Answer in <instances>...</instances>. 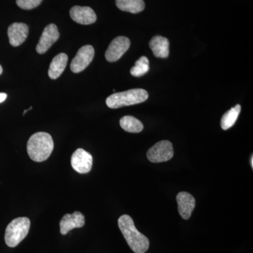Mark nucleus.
I'll use <instances>...</instances> for the list:
<instances>
[{
    "label": "nucleus",
    "mask_w": 253,
    "mask_h": 253,
    "mask_svg": "<svg viewBox=\"0 0 253 253\" xmlns=\"http://www.w3.org/2000/svg\"><path fill=\"white\" fill-rule=\"evenodd\" d=\"M59 38V32L57 26L54 23L48 25L44 28L39 42L36 46L37 52L41 54H44Z\"/></svg>",
    "instance_id": "nucleus-9"
},
{
    "label": "nucleus",
    "mask_w": 253,
    "mask_h": 253,
    "mask_svg": "<svg viewBox=\"0 0 253 253\" xmlns=\"http://www.w3.org/2000/svg\"><path fill=\"white\" fill-rule=\"evenodd\" d=\"M116 4L121 11L131 14H138L145 8V3L143 0H116Z\"/></svg>",
    "instance_id": "nucleus-16"
},
{
    "label": "nucleus",
    "mask_w": 253,
    "mask_h": 253,
    "mask_svg": "<svg viewBox=\"0 0 253 253\" xmlns=\"http://www.w3.org/2000/svg\"><path fill=\"white\" fill-rule=\"evenodd\" d=\"M251 166H252V168H253V157L252 156V157H251Z\"/></svg>",
    "instance_id": "nucleus-24"
},
{
    "label": "nucleus",
    "mask_w": 253,
    "mask_h": 253,
    "mask_svg": "<svg viewBox=\"0 0 253 253\" xmlns=\"http://www.w3.org/2000/svg\"><path fill=\"white\" fill-rule=\"evenodd\" d=\"M68 56L64 53L56 55L50 64L48 75L52 80H56L61 76L67 66Z\"/></svg>",
    "instance_id": "nucleus-15"
},
{
    "label": "nucleus",
    "mask_w": 253,
    "mask_h": 253,
    "mask_svg": "<svg viewBox=\"0 0 253 253\" xmlns=\"http://www.w3.org/2000/svg\"><path fill=\"white\" fill-rule=\"evenodd\" d=\"M120 125L125 131L130 133H139L144 129V125L139 120L131 116H124L120 121Z\"/></svg>",
    "instance_id": "nucleus-17"
},
{
    "label": "nucleus",
    "mask_w": 253,
    "mask_h": 253,
    "mask_svg": "<svg viewBox=\"0 0 253 253\" xmlns=\"http://www.w3.org/2000/svg\"><path fill=\"white\" fill-rule=\"evenodd\" d=\"M130 46V41L127 38L124 36L117 37L115 38L106 50V59L109 62H116L121 59L123 54L129 49Z\"/></svg>",
    "instance_id": "nucleus-7"
},
{
    "label": "nucleus",
    "mask_w": 253,
    "mask_h": 253,
    "mask_svg": "<svg viewBox=\"0 0 253 253\" xmlns=\"http://www.w3.org/2000/svg\"><path fill=\"white\" fill-rule=\"evenodd\" d=\"M118 226L129 248L134 253H145L149 249V240L136 229L132 218L123 214L118 219Z\"/></svg>",
    "instance_id": "nucleus-1"
},
{
    "label": "nucleus",
    "mask_w": 253,
    "mask_h": 253,
    "mask_svg": "<svg viewBox=\"0 0 253 253\" xmlns=\"http://www.w3.org/2000/svg\"><path fill=\"white\" fill-rule=\"evenodd\" d=\"M29 28L23 23H14L8 28V36L11 46H18L27 39Z\"/></svg>",
    "instance_id": "nucleus-13"
},
{
    "label": "nucleus",
    "mask_w": 253,
    "mask_h": 253,
    "mask_svg": "<svg viewBox=\"0 0 253 253\" xmlns=\"http://www.w3.org/2000/svg\"><path fill=\"white\" fill-rule=\"evenodd\" d=\"M31 228L28 217H18L9 223L5 231V243L10 248H15L25 239Z\"/></svg>",
    "instance_id": "nucleus-4"
},
{
    "label": "nucleus",
    "mask_w": 253,
    "mask_h": 253,
    "mask_svg": "<svg viewBox=\"0 0 253 253\" xmlns=\"http://www.w3.org/2000/svg\"><path fill=\"white\" fill-rule=\"evenodd\" d=\"M149 61L146 56H141L135 62V65L131 68L130 73L134 77L139 78L149 72Z\"/></svg>",
    "instance_id": "nucleus-19"
},
{
    "label": "nucleus",
    "mask_w": 253,
    "mask_h": 253,
    "mask_svg": "<svg viewBox=\"0 0 253 253\" xmlns=\"http://www.w3.org/2000/svg\"><path fill=\"white\" fill-rule=\"evenodd\" d=\"M54 141L49 134L37 132L30 137L27 144L28 156L35 162H44L54 150Z\"/></svg>",
    "instance_id": "nucleus-2"
},
{
    "label": "nucleus",
    "mask_w": 253,
    "mask_h": 253,
    "mask_svg": "<svg viewBox=\"0 0 253 253\" xmlns=\"http://www.w3.org/2000/svg\"><path fill=\"white\" fill-rule=\"evenodd\" d=\"M2 72H3L2 67H1V65H0V75H1V73H2Z\"/></svg>",
    "instance_id": "nucleus-23"
},
{
    "label": "nucleus",
    "mask_w": 253,
    "mask_h": 253,
    "mask_svg": "<svg viewBox=\"0 0 253 253\" xmlns=\"http://www.w3.org/2000/svg\"><path fill=\"white\" fill-rule=\"evenodd\" d=\"M149 98L147 91L143 89H132L116 93L106 99V105L111 109H119L144 102Z\"/></svg>",
    "instance_id": "nucleus-3"
},
{
    "label": "nucleus",
    "mask_w": 253,
    "mask_h": 253,
    "mask_svg": "<svg viewBox=\"0 0 253 253\" xmlns=\"http://www.w3.org/2000/svg\"><path fill=\"white\" fill-rule=\"evenodd\" d=\"M146 156L151 163H159L169 161L174 156L172 143L168 140L158 141L149 149Z\"/></svg>",
    "instance_id": "nucleus-5"
},
{
    "label": "nucleus",
    "mask_w": 253,
    "mask_h": 253,
    "mask_svg": "<svg viewBox=\"0 0 253 253\" xmlns=\"http://www.w3.org/2000/svg\"><path fill=\"white\" fill-rule=\"evenodd\" d=\"M178 204V211L184 219H189L196 206V201L194 196L189 193L181 191L176 197Z\"/></svg>",
    "instance_id": "nucleus-12"
},
{
    "label": "nucleus",
    "mask_w": 253,
    "mask_h": 253,
    "mask_svg": "<svg viewBox=\"0 0 253 253\" xmlns=\"http://www.w3.org/2000/svg\"><path fill=\"white\" fill-rule=\"evenodd\" d=\"M70 15L73 21L79 24L90 25L96 21L94 10L89 6H73L70 11Z\"/></svg>",
    "instance_id": "nucleus-10"
},
{
    "label": "nucleus",
    "mask_w": 253,
    "mask_h": 253,
    "mask_svg": "<svg viewBox=\"0 0 253 253\" xmlns=\"http://www.w3.org/2000/svg\"><path fill=\"white\" fill-rule=\"evenodd\" d=\"M7 98V94L6 93H1L0 92V104L1 103L4 102L5 100Z\"/></svg>",
    "instance_id": "nucleus-21"
},
{
    "label": "nucleus",
    "mask_w": 253,
    "mask_h": 253,
    "mask_svg": "<svg viewBox=\"0 0 253 253\" xmlns=\"http://www.w3.org/2000/svg\"><path fill=\"white\" fill-rule=\"evenodd\" d=\"M94 56V49L92 46H82L71 63L73 73H78L84 71L90 64Z\"/></svg>",
    "instance_id": "nucleus-6"
},
{
    "label": "nucleus",
    "mask_w": 253,
    "mask_h": 253,
    "mask_svg": "<svg viewBox=\"0 0 253 253\" xmlns=\"http://www.w3.org/2000/svg\"><path fill=\"white\" fill-rule=\"evenodd\" d=\"M32 109H33V107H32V106H31V107H30V108H29V109H27V110H25V111H23V115L26 114V113H27V112H28V111H31V110Z\"/></svg>",
    "instance_id": "nucleus-22"
},
{
    "label": "nucleus",
    "mask_w": 253,
    "mask_h": 253,
    "mask_svg": "<svg viewBox=\"0 0 253 253\" xmlns=\"http://www.w3.org/2000/svg\"><path fill=\"white\" fill-rule=\"evenodd\" d=\"M149 46L156 57L165 59L169 56V41L164 37H153L152 39L149 42Z\"/></svg>",
    "instance_id": "nucleus-14"
},
{
    "label": "nucleus",
    "mask_w": 253,
    "mask_h": 253,
    "mask_svg": "<svg viewBox=\"0 0 253 253\" xmlns=\"http://www.w3.org/2000/svg\"><path fill=\"white\" fill-rule=\"evenodd\" d=\"M42 0H16V4L21 9L31 10L41 4Z\"/></svg>",
    "instance_id": "nucleus-20"
},
{
    "label": "nucleus",
    "mask_w": 253,
    "mask_h": 253,
    "mask_svg": "<svg viewBox=\"0 0 253 253\" xmlns=\"http://www.w3.org/2000/svg\"><path fill=\"white\" fill-rule=\"evenodd\" d=\"M71 166L80 174L90 172L93 164L92 156L83 149H78L71 157Z\"/></svg>",
    "instance_id": "nucleus-8"
},
{
    "label": "nucleus",
    "mask_w": 253,
    "mask_h": 253,
    "mask_svg": "<svg viewBox=\"0 0 253 253\" xmlns=\"http://www.w3.org/2000/svg\"><path fill=\"white\" fill-rule=\"evenodd\" d=\"M241 110V106L237 104L223 115L221 119V127L222 128V129L227 130L228 129L234 126L239 118Z\"/></svg>",
    "instance_id": "nucleus-18"
},
{
    "label": "nucleus",
    "mask_w": 253,
    "mask_h": 253,
    "mask_svg": "<svg viewBox=\"0 0 253 253\" xmlns=\"http://www.w3.org/2000/svg\"><path fill=\"white\" fill-rule=\"evenodd\" d=\"M84 223L85 218L81 212L65 214L60 221V232L62 235H66L73 229L83 227Z\"/></svg>",
    "instance_id": "nucleus-11"
}]
</instances>
